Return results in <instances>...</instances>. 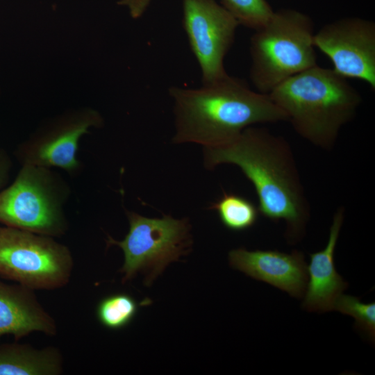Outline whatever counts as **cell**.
<instances>
[{
  "instance_id": "cell-7",
  "label": "cell",
  "mask_w": 375,
  "mask_h": 375,
  "mask_svg": "<svg viewBox=\"0 0 375 375\" xmlns=\"http://www.w3.org/2000/svg\"><path fill=\"white\" fill-rule=\"evenodd\" d=\"M126 213L128 233L121 241L108 236L106 243L119 247L124 252L120 269L123 281L143 272L145 283H151L170 262L188 253L192 245L190 226L187 219H176L170 215L149 218L131 211Z\"/></svg>"
},
{
  "instance_id": "cell-5",
  "label": "cell",
  "mask_w": 375,
  "mask_h": 375,
  "mask_svg": "<svg viewBox=\"0 0 375 375\" xmlns=\"http://www.w3.org/2000/svg\"><path fill=\"white\" fill-rule=\"evenodd\" d=\"M70 188L50 168L22 165L14 181L0 192V223L34 233L58 237L68 228L63 206Z\"/></svg>"
},
{
  "instance_id": "cell-2",
  "label": "cell",
  "mask_w": 375,
  "mask_h": 375,
  "mask_svg": "<svg viewBox=\"0 0 375 375\" xmlns=\"http://www.w3.org/2000/svg\"><path fill=\"white\" fill-rule=\"evenodd\" d=\"M169 94L174 101L175 144L222 147L254 124L288 121L267 94L228 74L197 89L172 86Z\"/></svg>"
},
{
  "instance_id": "cell-20",
  "label": "cell",
  "mask_w": 375,
  "mask_h": 375,
  "mask_svg": "<svg viewBox=\"0 0 375 375\" xmlns=\"http://www.w3.org/2000/svg\"><path fill=\"white\" fill-rule=\"evenodd\" d=\"M11 167V161L8 154L0 150V190L8 183Z\"/></svg>"
},
{
  "instance_id": "cell-13",
  "label": "cell",
  "mask_w": 375,
  "mask_h": 375,
  "mask_svg": "<svg viewBox=\"0 0 375 375\" xmlns=\"http://www.w3.org/2000/svg\"><path fill=\"white\" fill-rule=\"evenodd\" d=\"M33 332L56 335L55 319L41 305L33 290L0 281V338L11 335L18 340Z\"/></svg>"
},
{
  "instance_id": "cell-17",
  "label": "cell",
  "mask_w": 375,
  "mask_h": 375,
  "mask_svg": "<svg viewBox=\"0 0 375 375\" xmlns=\"http://www.w3.org/2000/svg\"><path fill=\"white\" fill-rule=\"evenodd\" d=\"M221 5L240 25L253 30L263 26L274 10L266 0H220Z\"/></svg>"
},
{
  "instance_id": "cell-1",
  "label": "cell",
  "mask_w": 375,
  "mask_h": 375,
  "mask_svg": "<svg viewBox=\"0 0 375 375\" xmlns=\"http://www.w3.org/2000/svg\"><path fill=\"white\" fill-rule=\"evenodd\" d=\"M203 162L208 169L224 163L238 166L255 188L259 212L274 222H285L289 243L303 238L310 205L294 153L284 138L251 126L231 143L203 148Z\"/></svg>"
},
{
  "instance_id": "cell-14",
  "label": "cell",
  "mask_w": 375,
  "mask_h": 375,
  "mask_svg": "<svg viewBox=\"0 0 375 375\" xmlns=\"http://www.w3.org/2000/svg\"><path fill=\"white\" fill-rule=\"evenodd\" d=\"M62 370V357L56 347L0 344V375H59Z\"/></svg>"
},
{
  "instance_id": "cell-11",
  "label": "cell",
  "mask_w": 375,
  "mask_h": 375,
  "mask_svg": "<svg viewBox=\"0 0 375 375\" xmlns=\"http://www.w3.org/2000/svg\"><path fill=\"white\" fill-rule=\"evenodd\" d=\"M230 265L252 278L265 282L301 298L308 281V267L301 251L286 253L276 250L248 251L244 248L228 253Z\"/></svg>"
},
{
  "instance_id": "cell-16",
  "label": "cell",
  "mask_w": 375,
  "mask_h": 375,
  "mask_svg": "<svg viewBox=\"0 0 375 375\" xmlns=\"http://www.w3.org/2000/svg\"><path fill=\"white\" fill-rule=\"evenodd\" d=\"M138 310L135 299L126 293H117L101 299L97 307V317L105 327L117 330L126 326Z\"/></svg>"
},
{
  "instance_id": "cell-10",
  "label": "cell",
  "mask_w": 375,
  "mask_h": 375,
  "mask_svg": "<svg viewBox=\"0 0 375 375\" xmlns=\"http://www.w3.org/2000/svg\"><path fill=\"white\" fill-rule=\"evenodd\" d=\"M313 43L343 77L358 78L375 90V23L358 17L336 19L314 35Z\"/></svg>"
},
{
  "instance_id": "cell-12",
  "label": "cell",
  "mask_w": 375,
  "mask_h": 375,
  "mask_svg": "<svg viewBox=\"0 0 375 375\" xmlns=\"http://www.w3.org/2000/svg\"><path fill=\"white\" fill-rule=\"evenodd\" d=\"M344 212L343 206L336 210L326 247L321 251L310 254V262L308 267L309 281L302 303V307L308 311L324 312L333 310L336 299L348 287V283L338 273L334 261Z\"/></svg>"
},
{
  "instance_id": "cell-6",
  "label": "cell",
  "mask_w": 375,
  "mask_h": 375,
  "mask_svg": "<svg viewBox=\"0 0 375 375\" xmlns=\"http://www.w3.org/2000/svg\"><path fill=\"white\" fill-rule=\"evenodd\" d=\"M69 249L53 237L0 226V276L35 290H54L70 281Z\"/></svg>"
},
{
  "instance_id": "cell-4",
  "label": "cell",
  "mask_w": 375,
  "mask_h": 375,
  "mask_svg": "<svg viewBox=\"0 0 375 375\" xmlns=\"http://www.w3.org/2000/svg\"><path fill=\"white\" fill-rule=\"evenodd\" d=\"M314 23L292 8L274 11L250 38L249 77L257 92L268 94L290 77L317 65Z\"/></svg>"
},
{
  "instance_id": "cell-18",
  "label": "cell",
  "mask_w": 375,
  "mask_h": 375,
  "mask_svg": "<svg viewBox=\"0 0 375 375\" xmlns=\"http://www.w3.org/2000/svg\"><path fill=\"white\" fill-rule=\"evenodd\" d=\"M333 310L350 315L356 320V327L371 341L375 339V303H363L358 298L341 294L335 301Z\"/></svg>"
},
{
  "instance_id": "cell-3",
  "label": "cell",
  "mask_w": 375,
  "mask_h": 375,
  "mask_svg": "<svg viewBox=\"0 0 375 375\" xmlns=\"http://www.w3.org/2000/svg\"><path fill=\"white\" fill-rule=\"evenodd\" d=\"M267 95L301 137L327 151L333 149L341 128L362 102L346 78L317 65L286 79Z\"/></svg>"
},
{
  "instance_id": "cell-19",
  "label": "cell",
  "mask_w": 375,
  "mask_h": 375,
  "mask_svg": "<svg viewBox=\"0 0 375 375\" xmlns=\"http://www.w3.org/2000/svg\"><path fill=\"white\" fill-rule=\"evenodd\" d=\"M152 0H119L118 4L126 6L133 19L142 17L148 9Z\"/></svg>"
},
{
  "instance_id": "cell-9",
  "label": "cell",
  "mask_w": 375,
  "mask_h": 375,
  "mask_svg": "<svg viewBox=\"0 0 375 375\" xmlns=\"http://www.w3.org/2000/svg\"><path fill=\"white\" fill-rule=\"evenodd\" d=\"M182 6L183 27L203 85L225 77L224 60L234 42L238 22L215 0H182Z\"/></svg>"
},
{
  "instance_id": "cell-8",
  "label": "cell",
  "mask_w": 375,
  "mask_h": 375,
  "mask_svg": "<svg viewBox=\"0 0 375 375\" xmlns=\"http://www.w3.org/2000/svg\"><path fill=\"white\" fill-rule=\"evenodd\" d=\"M103 124V117L96 110H70L40 126L19 146L17 156L22 165L56 167L74 175L81 169L76 158L79 140L90 128Z\"/></svg>"
},
{
  "instance_id": "cell-15",
  "label": "cell",
  "mask_w": 375,
  "mask_h": 375,
  "mask_svg": "<svg viewBox=\"0 0 375 375\" xmlns=\"http://www.w3.org/2000/svg\"><path fill=\"white\" fill-rule=\"evenodd\" d=\"M210 208L216 210L222 224L233 231H242L252 227L260 212L255 204L247 198L228 193H224Z\"/></svg>"
}]
</instances>
